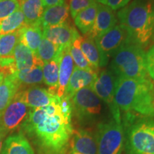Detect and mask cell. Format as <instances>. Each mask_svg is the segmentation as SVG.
<instances>
[{
    "mask_svg": "<svg viewBox=\"0 0 154 154\" xmlns=\"http://www.w3.org/2000/svg\"><path fill=\"white\" fill-rule=\"evenodd\" d=\"M73 131L72 101L65 96L47 106L30 109L21 125L38 154H66Z\"/></svg>",
    "mask_w": 154,
    "mask_h": 154,
    "instance_id": "1",
    "label": "cell"
},
{
    "mask_svg": "<svg viewBox=\"0 0 154 154\" xmlns=\"http://www.w3.org/2000/svg\"><path fill=\"white\" fill-rule=\"evenodd\" d=\"M115 103L122 114L154 116V85L149 78L119 79Z\"/></svg>",
    "mask_w": 154,
    "mask_h": 154,
    "instance_id": "2",
    "label": "cell"
},
{
    "mask_svg": "<svg viewBox=\"0 0 154 154\" xmlns=\"http://www.w3.org/2000/svg\"><path fill=\"white\" fill-rule=\"evenodd\" d=\"M153 0H133L119 9L117 19L129 39L143 49L152 42Z\"/></svg>",
    "mask_w": 154,
    "mask_h": 154,
    "instance_id": "3",
    "label": "cell"
},
{
    "mask_svg": "<svg viewBox=\"0 0 154 154\" xmlns=\"http://www.w3.org/2000/svg\"><path fill=\"white\" fill-rule=\"evenodd\" d=\"M126 154H154V116L121 115Z\"/></svg>",
    "mask_w": 154,
    "mask_h": 154,
    "instance_id": "4",
    "label": "cell"
},
{
    "mask_svg": "<svg viewBox=\"0 0 154 154\" xmlns=\"http://www.w3.org/2000/svg\"><path fill=\"white\" fill-rule=\"evenodd\" d=\"M109 69L119 79L148 78L145 50L131 41L126 42L111 56Z\"/></svg>",
    "mask_w": 154,
    "mask_h": 154,
    "instance_id": "5",
    "label": "cell"
},
{
    "mask_svg": "<svg viewBox=\"0 0 154 154\" xmlns=\"http://www.w3.org/2000/svg\"><path fill=\"white\" fill-rule=\"evenodd\" d=\"M71 101L72 117L74 116L81 128H88L108 120L104 119L106 104L91 87L84 88L76 92Z\"/></svg>",
    "mask_w": 154,
    "mask_h": 154,
    "instance_id": "6",
    "label": "cell"
},
{
    "mask_svg": "<svg viewBox=\"0 0 154 154\" xmlns=\"http://www.w3.org/2000/svg\"><path fill=\"white\" fill-rule=\"evenodd\" d=\"M97 154H121L124 150V128L121 122L111 118L96 126Z\"/></svg>",
    "mask_w": 154,
    "mask_h": 154,
    "instance_id": "7",
    "label": "cell"
},
{
    "mask_svg": "<svg viewBox=\"0 0 154 154\" xmlns=\"http://www.w3.org/2000/svg\"><path fill=\"white\" fill-rule=\"evenodd\" d=\"M119 78L109 69L102 70L91 86L110 111L111 117L118 122H121V115L115 103V93Z\"/></svg>",
    "mask_w": 154,
    "mask_h": 154,
    "instance_id": "8",
    "label": "cell"
},
{
    "mask_svg": "<svg viewBox=\"0 0 154 154\" xmlns=\"http://www.w3.org/2000/svg\"><path fill=\"white\" fill-rule=\"evenodd\" d=\"M131 41L126 31L120 24H116L103 35L94 40L100 55V67L109 63L113 54L126 42Z\"/></svg>",
    "mask_w": 154,
    "mask_h": 154,
    "instance_id": "9",
    "label": "cell"
},
{
    "mask_svg": "<svg viewBox=\"0 0 154 154\" xmlns=\"http://www.w3.org/2000/svg\"><path fill=\"white\" fill-rule=\"evenodd\" d=\"M30 108L15 96L10 104L0 113V131L6 135L21 126L26 119Z\"/></svg>",
    "mask_w": 154,
    "mask_h": 154,
    "instance_id": "10",
    "label": "cell"
},
{
    "mask_svg": "<svg viewBox=\"0 0 154 154\" xmlns=\"http://www.w3.org/2000/svg\"><path fill=\"white\" fill-rule=\"evenodd\" d=\"M16 96L30 109H38L47 106L59 99L57 94L51 93L48 88L40 86H31L20 90Z\"/></svg>",
    "mask_w": 154,
    "mask_h": 154,
    "instance_id": "11",
    "label": "cell"
},
{
    "mask_svg": "<svg viewBox=\"0 0 154 154\" xmlns=\"http://www.w3.org/2000/svg\"><path fill=\"white\" fill-rule=\"evenodd\" d=\"M118 22L114 11L106 5L98 3V10L95 22L90 32L85 35L95 40L115 26Z\"/></svg>",
    "mask_w": 154,
    "mask_h": 154,
    "instance_id": "12",
    "label": "cell"
},
{
    "mask_svg": "<svg viewBox=\"0 0 154 154\" xmlns=\"http://www.w3.org/2000/svg\"><path fill=\"white\" fill-rule=\"evenodd\" d=\"M42 34L44 38L56 45L63 47L71 45L79 32L69 23L66 22L42 28Z\"/></svg>",
    "mask_w": 154,
    "mask_h": 154,
    "instance_id": "13",
    "label": "cell"
},
{
    "mask_svg": "<svg viewBox=\"0 0 154 154\" xmlns=\"http://www.w3.org/2000/svg\"><path fill=\"white\" fill-rule=\"evenodd\" d=\"M71 149L82 154H97L96 134L88 128L74 129L70 141Z\"/></svg>",
    "mask_w": 154,
    "mask_h": 154,
    "instance_id": "14",
    "label": "cell"
},
{
    "mask_svg": "<svg viewBox=\"0 0 154 154\" xmlns=\"http://www.w3.org/2000/svg\"><path fill=\"white\" fill-rule=\"evenodd\" d=\"M97 72L94 70H85L75 66L63 96L72 99L76 92L84 88L91 87L97 78Z\"/></svg>",
    "mask_w": 154,
    "mask_h": 154,
    "instance_id": "15",
    "label": "cell"
},
{
    "mask_svg": "<svg viewBox=\"0 0 154 154\" xmlns=\"http://www.w3.org/2000/svg\"><path fill=\"white\" fill-rule=\"evenodd\" d=\"M74 63L70 54V45L63 48L61 51L60 63H59V81L57 95L59 98L63 97L66 91L69 81L74 69Z\"/></svg>",
    "mask_w": 154,
    "mask_h": 154,
    "instance_id": "16",
    "label": "cell"
},
{
    "mask_svg": "<svg viewBox=\"0 0 154 154\" xmlns=\"http://www.w3.org/2000/svg\"><path fill=\"white\" fill-rule=\"evenodd\" d=\"M13 57L15 72L33 68L38 65H44V63L40 60L35 53L19 42L14 50Z\"/></svg>",
    "mask_w": 154,
    "mask_h": 154,
    "instance_id": "17",
    "label": "cell"
},
{
    "mask_svg": "<svg viewBox=\"0 0 154 154\" xmlns=\"http://www.w3.org/2000/svg\"><path fill=\"white\" fill-rule=\"evenodd\" d=\"M0 154H34V151L28 138L20 131L6 138Z\"/></svg>",
    "mask_w": 154,
    "mask_h": 154,
    "instance_id": "18",
    "label": "cell"
},
{
    "mask_svg": "<svg viewBox=\"0 0 154 154\" xmlns=\"http://www.w3.org/2000/svg\"><path fill=\"white\" fill-rule=\"evenodd\" d=\"M69 7L66 3L44 9L40 24L42 28L67 22L69 17Z\"/></svg>",
    "mask_w": 154,
    "mask_h": 154,
    "instance_id": "19",
    "label": "cell"
},
{
    "mask_svg": "<svg viewBox=\"0 0 154 154\" xmlns=\"http://www.w3.org/2000/svg\"><path fill=\"white\" fill-rule=\"evenodd\" d=\"M10 76L18 84L20 90L36 86L43 82V65L17 72Z\"/></svg>",
    "mask_w": 154,
    "mask_h": 154,
    "instance_id": "20",
    "label": "cell"
},
{
    "mask_svg": "<svg viewBox=\"0 0 154 154\" xmlns=\"http://www.w3.org/2000/svg\"><path fill=\"white\" fill-rule=\"evenodd\" d=\"M42 38L41 25H26L19 30V43L24 44L36 54Z\"/></svg>",
    "mask_w": 154,
    "mask_h": 154,
    "instance_id": "21",
    "label": "cell"
},
{
    "mask_svg": "<svg viewBox=\"0 0 154 154\" xmlns=\"http://www.w3.org/2000/svg\"><path fill=\"white\" fill-rule=\"evenodd\" d=\"M19 2L26 25H41L40 19L45 9L42 0H19Z\"/></svg>",
    "mask_w": 154,
    "mask_h": 154,
    "instance_id": "22",
    "label": "cell"
},
{
    "mask_svg": "<svg viewBox=\"0 0 154 154\" xmlns=\"http://www.w3.org/2000/svg\"><path fill=\"white\" fill-rule=\"evenodd\" d=\"M61 51L52 60L44 63L43 65V82L44 84L49 87V91L54 94H57V91Z\"/></svg>",
    "mask_w": 154,
    "mask_h": 154,
    "instance_id": "23",
    "label": "cell"
},
{
    "mask_svg": "<svg viewBox=\"0 0 154 154\" xmlns=\"http://www.w3.org/2000/svg\"><path fill=\"white\" fill-rule=\"evenodd\" d=\"M19 91V86L10 76L4 78L0 84V113L10 104Z\"/></svg>",
    "mask_w": 154,
    "mask_h": 154,
    "instance_id": "24",
    "label": "cell"
},
{
    "mask_svg": "<svg viewBox=\"0 0 154 154\" xmlns=\"http://www.w3.org/2000/svg\"><path fill=\"white\" fill-rule=\"evenodd\" d=\"M98 10V3L81 11L74 17V24L84 36L86 35L93 26Z\"/></svg>",
    "mask_w": 154,
    "mask_h": 154,
    "instance_id": "25",
    "label": "cell"
},
{
    "mask_svg": "<svg viewBox=\"0 0 154 154\" xmlns=\"http://www.w3.org/2000/svg\"><path fill=\"white\" fill-rule=\"evenodd\" d=\"M26 25L24 15L19 9L0 22V37L18 32Z\"/></svg>",
    "mask_w": 154,
    "mask_h": 154,
    "instance_id": "26",
    "label": "cell"
},
{
    "mask_svg": "<svg viewBox=\"0 0 154 154\" xmlns=\"http://www.w3.org/2000/svg\"><path fill=\"white\" fill-rule=\"evenodd\" d=\"M81 49L92 69L98 72L100 68V55L94 40L84 36L81 42Z\"/></svg>",
    "mask_w": 154,
    "mask_h": 154,
    "instance_id": "27",
    "label": "cell"
},
{
    "mask_svg": "<svg viewBox=\"0 0 154 154\" xmlns=\"http://www.w3.org/2000/svg\"><path fill=\"white\" fill-rule=\"evenodd\" d=\"M82 36L79 34L76 36L70 45V54L76 67L85 70H94L81 49Z\"/></svg>",
    "mask_w": 154,
    "mask_h": 154,
    "instance_id": "28",
    "label": "cell"
},
{
    "mask_svg": "<svg viewBox=\"0 0 154 154\" xmlns=\"http://www.w3.org/2000/svg\"><path fill=\"white\" fill-rule=\"evenodd\" d=\"M62 49V47L56 45L47 38L43 37L38 48L36 55L42 62L45 63L51 61L54 58L57 57L58 54L61 52Z\"/></svg>",
    "mask_w": 154,
    "mask_h": 154,
    "instance_id": "29",
    "label": "cell"
},
{
    "mask_svg": "<svg viewBox=\"0 0 154 154\" xmlns=\"http://www.w3.org/2000/svg\"><path fill=\"white\" fill-rule=\"evenodd\" d=\"M19 42V31L0 37V59L13 57L14 50Z\"/></svg>",
    "mask_w": 154,
    "mask_h": 154,
    "instance_id": "30",
    "label": "cell"
},
{
    "mask_svg": "<svg viewBox=\"0 0 154 154\" xmlns=\"http://www.w3.org/2000/svg\"><path fill=\"white\" fill-rule=\"evenodd\" d=\"M19 9V0H0V22Z\"/></svg>",
    "mask_w": 154,
    "mask_h": 154,
    "instance_id": "31",
    "label": "cell"
},
{
    "mask_svg": "<svg viewBox=\"0 0 154 154\" xmlns=\"http://www.w3.org/2000/svg\"><path fill=\"white\" fill-rule=\"evenodd\" d=\"M97 3L95 0H69V7L72 17L74 19L76 14L91 5Z\"/></svg>",
    "mask_w": 154,
    "mask_h": 154,
    "instance_id": "32",
    "label": "cell"
},
{
    "mask_svg": "<svg viewBox=\"0 0 154 154\" xmlns=\"http://www.w3.org/2000/svg\"><path fill=\"white\" fill-rule=\"evenodd\" d=\"M146 63L148 75L154 81V44L146 53Z\"/></svg>",
    "mask_w": 154,
    "mask_h": 154,
    "instance_id": "33",
    "label": "cell"
},
{
    "mask_svg": "<svg viewBox=\"0 0 154 154\" xmlns=\"http://www.w3.org/2000/svg\"><path fill=\"white\" fill-rule=\"evenodd\" d=\"M131 1V0H106L105 5L110 7L112 10L116 11L124 7Z\"/></svg>",
    "mask_w": 154,
    "mask_h": 154,
    "instance_id": "34",
    "label": "cell"
},
{
    "mask_svg": "<svg viewBox=\"0 0 154 154\" xmlns=\"http://www.w3.org/2000/svg\"><path fill=\"white\" fill-rule=\"evenodd\" d=\"M63 3H64V0H44L43 5L44 8H47V7L61 5Z\"/></svg>",
    "mask_w": 154,
    "mask_h": 154,
    "instance_id": "35",
    "label": "cell"
},
{
    "mask_svg": "<svg viewBox=\"0 0 154 154\" xmlns=\"http://www.w3.org/2000/svg\"><path fill=\"white\" fill-rule=\"evenodd\" d=\"M6 136H7V135H6L5 133H3L2 131H0V152L2 151V148L4 143V140H5Z\"/></svg>",
    "mask_w": 154,
    "mask_h": 154,
    "instance_id": "36",
    "label": "cell"
},
{
    "mask_svg": "<svg viewBox=\"0 0 154 154\" xmlns=\"http://www.w3.org/2000/svg\"><path fill=\"white\" fill-rule=\"evenodd\" d=\"M152 42H154V0L153 2V35H152Z\"/></svg>",
    "mask_w": 154,
    "mask_h": 154,
    "instance_id": "37",
    "label": "cell"
},
{
    "mask_svg": "<svg viewBox=\"0 0 154 154\" xmlns=\"http://www.w3.org/2000/svg\"><path fill=\"white\" fill-rule=\"evenodd\" d=\"M97 3L99 4H102V5H104L106 4V0H95Z\"/></svg>",
    "mask_w": 154,
    "mask_h": 154,
    "instance_id": "38",
    "label": "cell"
},
{
    "mask_svg": "<svg viewBox=\"0 0 154 154\" xmlns=\"http://www.w3.org/2000/svg\"><path fill=\"white\" fill-rule=\"evenodd\" d=\"M69 154H82V153H79V152L74 151V150H73V149H71V151L69 152Z\"/></svg>",
    "mask_w": 154,
    "mask_h": 154,
    "instance_id": "39",
    "label": "cell"
},
{
    "mask_svg": "<svg viewBox=\"0 0 154 154\" xmlns=\"http://www.w3.org/2000/svg\"><path fill=\"white\" fill-rule=\"evenodd\" d=\"M4 78H5V76H4V75L2 74L1 72H0V84H1Z\"/></svg>",
    "mask_w": 154,
    "mask_h": 154,
    "instance_id": "40",
    "label": "cell"
},
{
    "mask_svg": "<svg viewBox=\"0 0 154 154\" xmlns=\"http://www.w3.org/2000/svg\"><path fill=\"white\" fill-rule=\"evenodd\" d=\"M42 2H43L44 1V0H42Z\"/></svg>",
    "mask_w": 154,
    "mask_h": 154,
    "instance_id": "41",
    "label": "cell"
}]
</instances>
